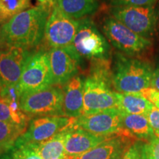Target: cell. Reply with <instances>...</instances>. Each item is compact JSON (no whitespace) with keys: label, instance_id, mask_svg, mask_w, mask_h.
<instances>
[{"label":"cell","instance_id":"1","mask_svg":"<svg viewBox=\"0 0 159 159\" xmlns=\"http://www.w3.org/2000/svg\"><path fill=\"white\" fill-rule=\"evenodd\" d=\"M49 4L41 3L25 10L2 25L0 47L17 46L35 50L44 37L46 24L51 11Z\"/></svg>","mask_w":159,"mask_h":159},{"label":"cell","instance_id":"2","mask_svg":"<svg viewBox=\"0 0 159 159\" xmlns=\"http://www.w3.org/2000/svg\"><path fill=\"white\" fill-rule=\"evenodd\" d=\"M114 108H118V97L112 83L111 61H91L88 76L84 79L82 115Z\"/></svg>","mask_w":159,"mask_h":159},{"label":"cell","instance_id":"3","mask_svg":"<svg viewBox=\"0 0 159 159\" xmlns=\"http://www.w3.org/2000/svg\"><path fill=\"white\" fill-rule=\"evenodd\" d=\"M153 66L139 57L116 51L111 58V76L114 90L120 94H140L150 88Z\"/></svg>","mask_w":159,"mask_h":159},{"label":"cell","instance_id":"4","mask_svg":"<svg viewBox=\"0 0 159 159\" xmlns=\"http://www.w3.org/2000/svg\"><path fill=\"white\" fill-rule=\"evenodd\" d=\"M101 30L110 44L127 56H142L152 47L151 40L135 33L111 15L103 18Z\"/></svg>","mask_w":159,"mask_h":159},{"label":"cell","instance_id":"5","mask_svg":"<svg viewBox=\"0 0 159 159\" xmlns=\"http://www.w3.org/2000/svg\"><path fill=\"white\" fill-rule=\"evenodd\" d=\"M112 17L128 27L135 33L147 39L156 34L159 24V4L147 6L110 7Z\"/></svg>","mask_w":159,"mask_h":159},{"label":"cell","instance_id":"6","mask_svg":"<svg viewBox=\"0 0 159 159\" xmlns=\"http://www.w3.org/2000/svg\"><path fill=\"white\" fill-rule=\"evenodd\" d=\"M71 46L83 60L111 61L112 58L110 43L89 17L80 19L78 30Z\"/></svg>","mask_w":159,"mask_h":159},{"label":"cell","instance_id":"7","mask_svg":"<svg viewBox=\"0 0 159 159\" xmlns=\"http://www.w3.org/2000/svg\"><path fill=\"white\" fill-rule=\"evenodd\" d=\"M63 97V89L54 85L41 90L21 94L20 106L28 117L64 116Z\"/></svg>","mask_w":159,"mask_h":159},{"label":"cell","instance_id":"8","mask_svg":"<svg viewBox=\"0 0 159 159\" xmlns=\"http://www.w3.org/2000/svg\"><path fill=\"white\" fill-rule=\"evenodd\" d=\"M52 85H54V83L48 50L39 49L29 60L17 85L18 90L21 95Z\"/></svg>","mask_w":159,"mask_h":159},{"label":"cell","instance_id":"9","mask_svg":"<svg viewBox=\"0 0 159 159\" xmlns=\"http://www.w3.org/2000/svg\"><path fill=\"white\" fill-rule=\"evenodd\" d=\"M80 19L69 17L53 2L46 24L44 39L49 49L71 45L78 30Z\"/></svg>","mask_w":159,"mask_h":159},{"label":"cell","instance_id":"10","mask_svg":"<svg viewBox=\"0 0 159 159\" xmlns=\"http://www.w3.org/2000/svg\"><path fill=\"white\" fill-rule=\"evenodd\" d=\"M75 118L47 116L35 117L29 122L27 130L15 145L41 143L49 140L75 122Z\"/></svg>","mask_w":159,"mask_h":159},{"label":"cell","instance_id":"11","mask_svg":"<svg viewBox=\"0 0 159 159\" xmlns=\"http://www.w3.org/2000/svg\"><path fill=\"white\" fill-rule=\"evenodd\" d=\"M78 128L99 136L108 137L124 130L122 112L118 108L108 109L96 114L81 115L75 118Z\"/></svg>","mask_w":159,"mask_h":159},{"label":"cell","instance_id":"12","mask_svg":"<svg viewBox=\"0 0 159 159\" xmlns=\"http://www.w3.org/2000/svg\"><path fill=\"white\" fill-rule=\"evenodd\" d=\"M35 52L17 46L0 47V82L7 85H18Z\"/></svg>","mask_w":159,"mask_h":159},{"label":"cell","instance_id":"13","mask_svg":"<svg viewBox=\"0 0 159 159\" xmlns=\"http://www.w3.org/2000/svg\"><path fill=\"white\" fill-rule=\"evenodd\" d=\"M48 55L55 85H64L77 75L83 59L71 45L63 48L49 49Z\"/></svg>","mask_w":159,"mask_h":159},{"label":"cell","instance_id":"14","mask_svg":"<svg viewBox=\"0 0 159 159\" xmlns=\"http://www.w3.org/2000/svg\"><path fill=\"white\" fill-rule=\"evenodd\" d=\"M137 141L126 130L108 136L88 152L70 159H122L130 147Z\"/></svg>","mask_w":159,"mask_h":159},{"label":"cell","instance_id":"15","mask_svg":"<svg viewBox=\"0 0 159 159\" xmlns=\"http://www.w3.org/2000/svg\"><path fill=\"white\" fill-rule=\"evenodd\" d=\"M107 137L99 136L83 130L75 125L69 128L65 142V153L68 158L84 154L101 143Z\"/></svg>","mask_w":159,"mask_h":159},{"label":"cell","instance_id":"16","mask_svg":"<svg viewBox=\"0 0 159 159\" xmlns=\"http://www.w3.org/2000/svg\"><path fill=\"white\" fill-rule=\"evenodd\" d=\"M84 79L80 75L71 79L63 85V112L69 118H78L83 114Z\"/></svg>","mask_w":159,"mask_h":159},{"label":"cell","instance_id":"17","mask_svg":"<svg viewBox=\"0 0 159 159\" xmlns=\"http://www.w3.org/2000/svg\"><path fill=\"white\" fill-rule=\"evenodd\" d=\"M122 127L129 134L143 142H148L155 138L146 115L128 114L122 112Z\"/></svg>","mask_w":159,"mask_h":159},{"label":"cell","instance_id":"18","mask_svg":"<svg viewBox=\"0 0 159 159\" xmlns=\"http://www.w3.org/2000/svg\"><path fill=\"white\" fill-rule=\"evenodd\" d=\"M69 127L70 125L46 142L28 145L43 159H60L65 158L66 157L65 153V142Z\"/></svg>","mask_w":159,"mask_h":159},{"label":"cell","instance_id":"19","mask_svg":"<svg viewBox=\"0 0 159 159\" xmlns=\"http://www.w3.org/2000/svg\"><path fill=\"white\" fill-rule=\"evenodd\" d=\"M54 3L65 14L75 19L92 14L99 7V0H55Z\"/></svg>","mask_w":159,"mask_h":159},{"label":"cell","instance_id":"20","mask_svg":"<svg viewBox=\"0 0 159 159\" xmlns=\"http://www.w3.org/2000/svg\"><path fill=\"white\" fill-rule=\"evenodd\" d=\"M118 108L128 114L148 115L153 105L141 94H120L117 92Z\"/></svg>","mask_w":159,"mask_h":159},{"label":"cell","instance_id":"21","mask_svg":"<svg viewBox=\"0 0 159 159\" xmlns=\"http://www.w3.org/2000/svg\"><path fill=\"white\" fill-rule=\"evenodd\" d=\"M27 128L19 125L0 121V155L11 150Z\"/></svg>","mask_w":159,"mask_h":159},{"label":"cell","instance_id":"22","mask_svg":"<svg viewBox=\"0 0 159 159\" xmlns=\"http://www.w3.org/2000/svg\"><path fill=\"white\" fill-rule=\"evenodd\" d=\"M30 5L31 0H0V23L4 25Z\"/></svg>","mask_w":159,"mask_h":159},{"label":"cell","instance_id":"23","mask_svg":"<svg viewBox=\"0 0 159 159\" xmlns=\"http://www.w3.org/2000/svg\"><path fill=\"white\" fill-rule=\"evenodd\" d=\"M8 152L9 159H43L28 144L14 145Z\"/></svg>","mask_w":159,"mask_h":159},{"label":"cell","instance_id":"24","mask_svg":"<svg viewBox=\"0 0 159 159\" xmlns=\"http://www.w3.org/2000/svg\"><path fill=\"white\" fill-rule=\"evenodd\" d=\"M144 143L137 140L125 152L122 159H147L144 153Z\"/></svg>","mask_w":159,"mask_h":159},{"label":"cell","instance_id":"25","mask_svg":"<svg viewBox=\"0 0 159 159\" xmlns=\"http://www.w3.org/2000/svg\"><path fill=\"white\" fill-rule=\"evenodd\" d=\"M110 7L120 6H147L154 5L158 0H106Z\"/></svg>","mask_w":159,"mask_h":159},{"label":"cell","instance_id":"26","mask_svg":"<svg viewBox=\"0 0 159 159\" xmlns=\"http://www.w3.org/2000/svg\"><path fill=\"white\" fill-rule=\"evenodd\" d=\"M0 121L20 125L13 111L10 108L9 105L1 98H0Z\"/></svg>","mask_w":159,"mask_h":159},{"label":"cell","instance_id":"27","mask_svg":"<svg viewBox=\"0 0 159 159\" xmlns=\"http://www.w3.org/2000/svg\"><path fill=\"white\" fill-rule=\"evenodd\" d=\"M144 149L147 159H159V137L144 143Z\"/></svg>","mask_w":159,"mask_h":159},{"label":"cell","instance_id":"28","mask_svg":"<svg viewBox=\"0 0 159 159\" xmlns=\"http://www.w3.org/2000/svg\"><path fill=\"white\" fill-rule=\"evenodd\" d=\"M147 116L154 133L155 137H159V109L153 105Z\"/></svg>","mask_w":159,"mask_h":159},{"label":"cell","instance_id":"29","mask_svg":"<svg viewBox=\"0 0 159 159\" xmlns=\"http://www.w3.org/2000/svg\"><path fill=\"white\" fill-rule=\"evenodd\" d=\"M142 94L145 98L148 99L150 102L156 107L157 108L159 109V91L156 89L149 88L145 89L140 93Z\"/></svg>","mask_w":159,"mask_h":159},{"label":"cell","instance_id":"30","mask_svg":"<svg viewBox=\"0 0 159 159\" xmlns=\"http://www.w3.org/2000/svg\"><path fill=\"white\" fill-rule=\"evenodd\" d=\"M150 88L159 91V57L153 66L152 78H151Z\"/></svg>","mask_w":159,"mask_h":159},{"label":"cell","instance_id":"31","mask_svg":"<svg viewBox=\"0 0 159 159\" xmlns=\"http://www.w3.org/2000/svg\"><path fill=\"white\" fill-rule=\"evenodd\" d=\"M44 1L47 3H53V2H54V0H44Z\"/></svg>","mask_w":159,"mask_h":159},{"label":"cell","instance_id":"32","mask_svg":"<svg viewBox=\"0 0 159 159\" xmlns=\"http://www.w3.org/2000/svg\"><path fill=\"white\" fill-rule=\"evenodd\" d=\"M38 1L40 2H41V3H47V2H46L44 0H38Z\"/></svg>","mask_w":159,"mask_h":159},{"label":"cell","instance_id":"33","mask_svg":"<svg viewBox=\"0 0 159 159\" xmlns=\"http://www.w3.org/2000/svg\"><path fill=\"white\" fill-rule=\"evenodd\" d=\"M60 159H70L68 157H65V158H60Z\"/></svg>","mask_w":159,"mask_h":159},{"label":"cell","instance_id":"34","mask_svg":"<svg viewBox=\"0 0 159 159\" xmlns=\"http://www.w3.org/2000/svg\"><path fill=\"white\" fill-rule=\"evenodd\" d=\"M2 24L0 23V30H1V28H2Z\"/></svg>","mask_w":159,"mask_h":159}]
</instances>
